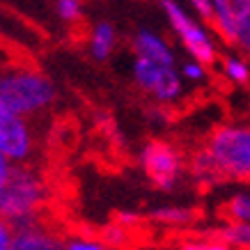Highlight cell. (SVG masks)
<instances>
[{"label":"cell","mask_w":250,"mask_h":250,"mask_svg":"<svg viewBox=\"0 0 250 250\" xmlns=\"http://www.w3.org/2000/svg\"><path fill=\"white\" fill-rule=\"evenodd\" d=\"M0 99L25 120H35L58 104V85L35 67H2Z\"/></svg>","instance_id":"1"},{"label":"cell","mask_w":250,"mask_h":250,"mask_svg":"<svg viewBox=\"0 0 250 250\" xmlns=\"http://www.w3.org/2000/svg\"><path fill=\"white\" fill-rule=\"evenodd\" d=\"M46 202H48V182L32 166H14L5 190L0 195V216L14 225V229L32 225L42 220Z\"/></svg>","instance_id":"2"},{"label":"cell","mask_w":250,"mask_h":250,"mask_svg":"<svg viewBox=\"0 0 250 250\" xmlns=\"http://www.w3.org/2000/svg\"><path fill=\"white\" fill-rule=\"evenodd\" d=\"M225 182L250 186V122H223L202 140Z\"/></svg>","instance_id":"3"},{"label":"cell","mask_w":250,"mask_h":250,"mask_svg":"<svg viewBox=\"0 0 250 250\" xmlns=\"http://www.w3.org/2000/svg\"><path fill=\"white\" fill-rule=\"evenodd\" d=\"M159 7L166 16L170 30L177 42L182 44L184 53L193 60L202 62L207 67H218L220 60V42L200 16L186 9L179 0H159Z\"/></svg>","instance_id":"4"},{"label":"cell","mask_w":250,"mask_h":250,"mask_svg":"<svg viewBox=\"0 0 250 250\" xmlns=\"http://www.w3.org/2000/svg\"><path fill=\"white\" fill-rule=\"evenodd\" d=\"M138 163L147 182L161 193H174L188 179V154L167 138H149L140 145Z\"/></svg>","instance_id":"5"},{"label":"cell","mask_w":250,"mask_h":250,"mask_svg":"<svg viewBox=\"0 0 250 250\" xmlns=\"http://www.w3.org/2000/svg\"><path fill=\"white\" fill-rule=\"evenodd\" d=\"M131 81L152 104L163 108L182 104L188 87L179 74V64H163L140 58H133L131 62Z\"/></svg>","instance_id":"6"},{"label":"cell","mask_w":250,"mask_h":250,"mask_svg":"<svg viewBox=\"0 0 250 250\" xmlns=\"http://www.w3.org/2000/svg\"><path fill=\"white\" fill-rule=\"evenodd\" d=\"M0 154L14 166H30L37 154V133L30 120L0 99Z\"/></svg>","instance_id":"7"},{"label":"cell","mask_w":250,"mask_h":250,"mask_svg":"<svg viewBox=\"0 0 250 250\" xmlns=\"http://www.w3.org/2000/svg\"><path fill=\"white\" fill-rule=\"evenodd\" d=\"M129 48H131V53H133V58H140V60L163 62V64H179L172 44L161 32L152 30V28H138L129 39Z\"/></svg>","instance_id":"8"},{"label":"cell","mask_w":250,"mask_h":250,"mask_svg":"<svg viewBox=\"0 0 250 250\" xmlns=\"http://www.w3.org/2000/svg\"><path fill=\"white\" fill-rule=\"evenodd\" d=\"M9 250H64V236L39 220L16 229Z\"/></svg>","instance_id":"9"},{"label":"cell","mask_w":250,"mask_h":250,"mask_svg":"<svg viewBox=\"0 0 250 250\" xmlns=\"http://www.w3.org/2000/svg\"><path fill=\"white\" fill-rule=\"evenodd\" d=\"M117 46H120V30L117 25L106 19L92 23L90 32H87V55L94 62L104 64L117 53Z\"/></svg>","instance_id":"10"},{"label":"cell","mask_w":250,"mask_h":250,"mask_svg":"<svg viewBox=\"0 0 250 250\" xmlns=\"http://www.w3.org/2000/svg\"><path fill=\"white\" fill-rule=\"evenodd\" d=\"M188 179L200 188H218L220 184H225L218 163L213 161L205 145L188 152Z\"/></svg>","instance_id":"11"},{"label":"cell","mask_w":250,"mask_h":250,"mask_svg":"<svg viewBox=\"0 0 250 250\" xmlns=\"http://www.w3.org/2000/svg\"><path fill=\"white\" fill-rule=\"evenodd\" d=\"M209 28L218 37L220 44H225L228 48H234L236 28H234V5H232V0H211Z\"/></svg>","instance_id":"12"},{"label":"cell","mask_w":250,"mask_h":250,"mask_svg":"<svg viewBox=\"0 0 250 250\" xmlns=\"http://www.w3.org/2000/svg\"><path fill=\"white\" fill-rule=\"evenodd\" d=\"M218 74L232 87H250V58L248 55L232 51V53L220 55Z\"/></svg>","instance_id":"13"},{"label":"cell","mask_w":250,"mask_h":250,"mask_svg":"<svg viewBox=\"0 0 250 250\" xmlns=\"http://www.w3.org/2000/svg\"><path fill=\"white\" fill-rule=\"evenodd\" d=\"M205 236H213L228 243L234 250H250V223H234V220H218Z\"/></svg>","instance_id":"14"},{"label":"cell","mask_w":250,"mask_h":250,"mask_svg":"<svg viewBox=\"0 0 250 250\" xmlns=\"http://www.w3.org/2000/svg\"><path fill=\"white\" fill-rule=\"evenodd\" d=\"M220 218L234 223H250V186L239 184L228 193L220 205Z\"/></svg>","instance_id":"15"},{"label":"cell","mask_w":250,"mask_h":250,"mask_svg":"<svg viewBox=\"0 0 250 250\" xmlns=\"http://www.w3.org/2000/svg\"><path fill=\"white\" fill-rule=\"evenodd\" d=\"M149 218L154 223H163L167 228H186V225L197 220V209L184 207V205H163L152 209Z\"/></svg>","instance_id":"16"},{"label":"cell","mask_w":250,"mask_h":250,"mask_svg":"<svg viewBox=\"0 0 250 250\" xmlns=\"http://www.w3.org/2000/svg\"><path fill=\"white\" fill-rule=\"evenodd\" d=\"M234 5V51L250 58V0H232Z\"/></svg>","instance_id":"17"},{"label":"cell","mask_w":250,"mask_h":250,"mask_svg":"<svg viewBox=\"0 0 250 250\" xmlns=\"http://www.w3.org/2000/svg\"><path fill=\"white\" fill-rule=\"evenodd\" d=\"M53 14L64 25H76L85 16V2L83 0H53Z\"/></svg>","instance_id":"18"},{"label":"cell","mask_w":250,"mask_h":250,"mask_svg":"<svg viewBox=\"0 0 250 250\" xmlns=\"http://www.w3.org/2000/svg\"><path fill=\"white\" fill-rule=\"evenodd\" d=\"M179 74H182L184 83L193 85V87L195 85H205L209 81V67L193 60V58H186L184 62H179Z\"/></svg>","instance_id":"19"},{"label":"cell","mask_w":250,"mask_h":250,"mask_svg":"<svg viewBox=\"0 0 250 250\" xmlns=\"http://www.w3.org/2000/svg\"><path fill=\"white\" fill-rule=\"evenodd\" d=\"M64 250H115L113 246H108L104 239L87 234H71L64 236Z\"/></svg>","instance_id":"20"},{"label":"cell","mask_w":250,"mask_h":250,"mask_svg":"<svg viewBox=\"0 0 250 250\" xmlns=\"http://www.w3.org/2000/svg\"><path fill=\"white\" fill-rule=\"evenodd\" d=\"M186 2H188L190 12L195 16H200L209 25V21H211V0H186Z\"/></svg>","instance_id":"21"},{"label":"cell","mask_w":250,"mask_h":250,"mask_svg":"<svg viewBox=\"0 0 250 250\" xmlns=\"http://www.w3.org/2000/svg\"><path fill=\"white\" fill-rule=\"evenodd\" d=\"M14 225L9 223L5 216H0V250H9L12 239H14Z\"/></svg>","instance_id":"22"},{"label":"cell","mask_w":250,"mask_h":250,"mask_svg":"<svg viewBox=\"0 0 250 250\" xmlns=\"http://www.w3.org/2000/svg\"><path fill=\"white\" fill-rule=\"evenodd\" d=\"M12 167H14V163H9L2 154H0V195H2V190H5V184H7L9 174H12Z\"/></svg>","instance_id":"23"},{"label":"cell","mask_w":250,"mask_h":250,"mask_svg":"<svg viewBox=\"0 0 250 250\" xmlns=\"http://www.w3.org/2000/svg\"><path fill=\"white\" fill-rule=\"evenodd\" d=\"M174 250H205V239H184V241L177 243Z\"/></svg>","instance_id":"24"},{"label":"cell","mask_w":250,"mask_h":250,"mask_svg":"<svg viewBox=\"0 0 250 250\" xmlns=\"http://www.w3.org/2000/svg\"><path fill=\"white\" fill-rule=\"evenodd\" d=\"M202 239H205V250H234V248H229L228 243L213 239V236H202Z\"/></svg>","instance_id":"25"}]
</instances>
